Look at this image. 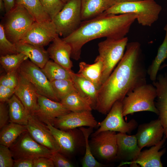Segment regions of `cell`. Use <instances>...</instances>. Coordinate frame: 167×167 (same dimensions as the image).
<instances>
[{
	"label": "cell",
	"mask_w": 167,
	"mask_h": 167,
	"mask_svg": "<svg viewBox=\"0 0 167 167\" xmlns=\"http://www.w3.org/2000/svg\"><path fill=\"white\" fill-rule=\"evenodd\" d=\"M140 44L127 43L122 59L99 90L95 109L106 114L116 101L147 83V70L142 60Z\"/></svg>",
	"instance_id": "cell-1"
},
{
	"label": "cell",
	"mask_w": 167,
	"mask_h": 167,
	"mask_svg": "<svg viewBox=\"0 0 167 167\" xmlns=\"http://www.w3.org/2000/svg\"><path fill=\"white\" fill-rule=\"evenodd\" d=\"M137 18V15L133 13L114 15L103 12L82 21L75 31L62 39L71 47V58L78 60L85 44L101 37L119 39L125 37Z\"/></svg>",
	"instance_id": "cell-2"
},
{
	"label": "cell",
	"mask_w": 167,
	"mask_h": 167,
	"mask_svg": "<svg viewBox=\"0 0 167 167\" xmlns=\"http://www.w3.org/2000/svg\"><path fill=\"white\" fill-rule=\"evenodd\" d=\"M161 10V6L154 0H142L117 3L104 12L114 15L135 14L139 24L150 27L158 20Z\"/></svg>",
	"instance_id": "cell-3"
},
{
	"label": "cell",
	"mask_w": 167,
	"mask_h": 167,
	"mask_svg": "<svg viewBox=\"0 0 167 167\" xmlns=\"http://www.w3.org/2000/svg\"><path fill=\"white\" fill-rule=\"evenodd\" d=\"M156 97V89L153 84L146 83L135 88L128 93L122 101L123 116L143 111L158 115L154 101Z\"/></svg>",
	"instance_id": "cell-4"
},
{
	"label": "cell",
	"mask_w": 167,
	"mask_h": 167,
	"mask_svg": "<svg viewBox=\"0 0 167 167\" xmlns=\"http://www.w3.org/2000/svg\"><path fill=\"white\" fill-rule=\"evenodd\" d=\"M128 41V38L126 37L119 39L106 38L98 43L99 54L96 58L101 59L103 63L101 85L109 76L122 59Z\"/></svg>",
	"instance_id": "cell-5"
},
{
	"label": "cell",
	"mask_w": 167,
	"mask_h": 167,
	"mask_svg": "<svg viewBox=\"0 0 167 167\" xmlns=\"http://www.w3.org/2000/svg\"><path fill=\"white\" fill-rule=\"evenodd\" d=\"M3 27L6 37L15 44L22 39L35 21L24 7L16 4L11 11L6 13Z\"/></svg>",
	"instance_id": "cell-6"
},
{
	"label": "cell",
	"mask_w": 167,
	"mask_h": 167,
	"mask_svg": "<svg viewBox=\"0 0 167 167\" xmlns=\"http://www.w3.org/2000/svg\"><path fill=\"white\" fill-rule=\"evenodd\" d=\"M59 36L66 37L75 31L82 22L80 0H69L52 20Z\"/></svg>",
	"instance_id": "cell-7"
},
{
	"label": "cell",
	"mask_w": 167,
	"mask_h": 167,
	"mask_svg": "<svg viewBox=\"0 0 167 167\" xmlns=\"http://www.w3.org/2000/svg\"><path fill=\"white\" fill-rule=\"evenodd\" d=\"M9 148L14 160L41 157L50 158L54 152L35 141L28 131L22 134Z\"/></svg>",
	"instance_id": "cell-8"
},
{
	"label": "cell",
	"mask_w": 167,
	"mask_h": 167,
	"mask_svg": "<svg viewBox=\"0 0 167 167\" xmlns=\"http://www.w3.org/2000/svg\"><path fill=\"white\" fill-rule=\"evenodd\" d=\"M122 101H116L112 106L105 119L98 122L99 128L92 134L95 135L106 131L130 133L138 126L137 121L132 119L128 122L123 118Z\"/></svg>",
	"instance_id": "cell-9"
},
{
	"label": "cell",
	"mask_w": 167,
	"mask_h": 167,
	"mask_svg": "<svg viewBox=\"0 0 167 167\" xmlns=\"http://www.w3.org/2000/svg\"><path fill=\"white\" fill-rule=\"evenodd\" d=\"M18 70L33 85L39 94L60 102L54 94L51 82L41 68L28 59L22 64Z\"/></svg>",
	"instance_id": "cell-10"
},
{
	"label": "cell",
	"mask_w": 167,
	"mask_h": 167,
	"mask_svg": "<svg viewBox=\"0 0 167 167\" xmlns=\"http://www.w3.org/2000/svg\"><path fill=\"white\" fill-rule=\"evenodd\" d=\"M58 36L52 20L41 22L35 21L19 42L44 47Z\"/></svg>",
	"instance_id": "cell-11"
},
{
	"label": "cell",
	"mask_w": 167,
	"mask_h": 167,
	"mask_svg": "<svg viewBox=\"0 0 167 167\" xmlns=\"http://www.w3.org/2000/svg\"><path fill=\"white\" fill-rule=\"evenodd\" d=\"M46 124L60 148V152L71 154L79 148L85 146L84 136L79 129L63 131L49 122Z\"/></svg>",
	"instance_id": "cell-12"
},
{
	"label": "cell",
	"mask_w": 167,
	"mask_h": 167,
	"mask_svg": "<svg viewBox=\"0 0 167 167\" xmlns=\"http://www.w3.org/2000/svg\"><path fill=\"white\" fill-rule=\"evenodd\" d=\"M116 132L106 131L92 135L90 144L93 154L101 159H116L117 152Z\"/></svg>",
	"instance_id": "cell-13"
},
{
	"label": "cell",
	"mask_w": 167,
	"mask_h": 167,
	"mask_svg": "<svg viewBox=\"0 0 167 167\" xmlns=\"http://www.w3.org/2000/svg\"><path fill=\"white\" fill-rule=\"evenodd\" d=\"M27 126L32 138L53 152H60V148L49 129L34 114H29Z\"/></svg>",
	"instance_id": "cell-14"
},
{
	"label": "cell",
	"mask_w": 167,
	"mask_h": 167,
	"mask_svg": "<svg viewBox=\"0 0 167 167\" xmlns=\"http://www.w3.org/2000/svg\"><path fill=\"white\" fill-rule=\"evenodd\" d=\"M98 123L91 111L71 112L56 118L53 125L56 128L66 131L82 126L95 127Z\"/></svg>",
	"instance_id": "cell-15"
},
{
	"label": "cell",
	"mask_w": 167,
	"mask_h": 167,
	"mask_svg": "<svg viewBox=\"0 0 167 167\" xmlns=\"http://www.w3.org/2000/svg\"><path fill=\"white\" fill-rule=\"evenodd\" d=\"M18 84L14 94L21 101L29 114H34L38 108V93L33 85L18 70Z\"/></svg>",
	"instance_id": "cell-16"
},
{
	"label": "cell",
	"mask_w": 167,
	"mask_h": 167,
	"mask_svg": "<svg viewBox=\"0 0 167 167\" xmlns=\"http://www.w3.org/2000/svg\"><path fill=\"white\" fill-rule=\"evenodd\" d=\"M164 135V129L159 118L139 125L135 134L138 146L141 149L144 147H152L157 144Z\"/></svg>",
	"instance_id": "cell-17"
},
{
	"label": "cell",
	"mask_w": 167,
	"mask_h": 167,
	"mask_svg": "<svg viewBox=\"0 0 167 167\" xmlns=\"http://www.w3.org/2000/svg\"><path fill=\"white\" fill-rule=\"evenodd\" d=\"M38 104V109L34 115L45 124L49 122L53 125L56 118L71 112L60 102L53 101L39 93Z\"/></svg>",
	"instance_id": "cell-18"
},
{
	"label": "cell",
	"mask_w": 167,
	"mask_h": 167,
	"mask_svg": "<svg viewBox=\"0 0 167 167\" xmlns=\"http://www.w3.org/2000/svg\"><path fill=\"white\" fill-rule=\"evenodd\" d=\"M166 139L164 135L162 139L157 144L151 147L148 149L141 151L135 161L122 162L119 166L130 164L136 166L138 164L142 167H163L161 158L166 152V149L165 148L161 151L160 150L163 147Z\"/></svg>",
	"instance_id": "cell-19"
},
{
	"label": "cell",
	"mask_w": 167,
	"mask_h": 167,
	"mask_svg": "<svg viewBox=\"0 0 167 167\" xmlns=\"http://www.w3.org/2000/svg\"><path fill=\"white\" fill-rule=\"evenodd\" d=\"M116 139L117 152L116 159L123 162L135 161L141 150L138 146L135 135H128L118 132L116 134Z\"/></svg>",
	"instance_id": "cell-20"
},
{
	"label": "cell",
	"mask_w": 167,
	"mask_h": 167,
	"mask_svg": "<svg viewBox=\"0 0 167 167\" xmlns=\"http://www.w3.org/2000/svg\"><path fill=\"white\" fill-rule=\"evenodd\" d=\"M156 89V101L155 105L164 130V135L167 139V73L157 75L156 80L153 82Z\"/></svg>",
	"instance_id": "cell-21"
},
{
	"label": "cell",
	"mask_w": 167,
	"mask_h": 167,
	"mask_svg": "<svg viewBox=\"0 0 167 167\" xmlns=\"http://www.w3.org/2000/svg\"><path fill=\"white\" fill-rule=\"evenodd\" d=\"M52 42L47 50L49 58L65 69L71 70L73 65L70 59L72 51L70 45L59 36Z\"/></svg>",
	"instance_id": "cell-22"
},
{
	"label": "cell",
	"mask_w": 167,
	"mask_h": 167,
	"mask_svg": "<svg viewBox=\"0 0 167 167\" xmlns=\"http://www.w3.org/2000/svg\"><path fill=\"white\" fill-rule=\"evenodd\" d=\"M71 79L77 92L95 109L96 105L99 89L92 82L78 73L70 71Z\"/></svg>",
	"instance_id": "cell-23"
},
{
	"label": "cell",
	"mask_w": 167,
	"mask_h": 167,
	"mask_svg": "<svg viewBox=\"0 0 167 167\" xmlns=\"http://www.w3.org/2000/svg\"><path fill=\"white\" fill-rule=\"evenodd\" d=\"M82 21L100 15L116 3L114 0H80Z\"/></svg>",
	"instance_id": "cell-24"
},
{
	"label": "cell",
	"mask_w": 167,
	"mask_h": 167,
	"mask_svg": "<svg viewBox=\"0 0 167 167\" xmlns=\"http://www.w3.org/2000/svg\"><path fill=\"white\" fill-rule=\"evenodd\" d=\"M15 44L18 53L26 55L32 62L41 69L49 60V54L44 47L20 42Z\"/></svg>",
	"instance_id": "cell-25"
},
{
	"label": "cell",
	"mask_w": 167,
	"mask_h": 167,
	"mask_svg": "<svg viewBox=\"0 0 167 167\" xmlns=\"http://www.w3.org/2000/svg\"><path fill=\"white\" fill-rule=\"evenodd\" d=\"M78 73L93 83L99 89L103 70L102 61L96 57L95 63L89 64L84 62H79Z\"/></svg>",
	"instance_id": "cell-26"
},
{
	"label": "cell",
	"mask_w": 167,
	"mask_h": 167,
	"mask_svg": "<svg viewBox=\"0 0 167 167\" xmlns=\"http://www.w3.org/2000/svg\"><path fill=\"white\" fill-rule=\"evenodd\" d=\"M7 102L11 121L27 125L29 114L19 99L14 94Z\"/></svg>",
	"instance_id": "cell-27"
},
{
	"label": "cell",
	"mask_w": 167,
	"mask_h": 167,
	"mask_svg": "<svg viewBox=\"0 0 167 167\" xmlns=\"http://www.w3.org/2000/svg\"><path fill=\"white\" fill-rule=\"evenodd\" d=\"M0 143L9 148L23 133L27 131L26 125L11 122L1 129Z\"/></svg>",
	"instance_id": "cell-28"
},
{
	"label": "cell",
	"mask_w": 167,
	"mask_h": 167,
	"mask_svg": "<svg viewBox=\"0 0 167 167\" xmlns=\"http://www.w3.org/2000/svg\"><path fill=\"white\" fill-rule=\"evenodd\" d=\"M60 102L71 112L91 111L92 109L90 105L77 91L70 93Z\"/></svg>",
	"instance_id": "cell-29"
},
{
	"label": "cell",
	"mask_w": 167,
	"mask_h": 167,
	"mask_svg": "<svg viewBox=\"0 0 167 167\" xmlns=\"http://www.w3.org/2000/svg\"><path fill=\"white\" fill-rule=\"evenodd\" d=\"M164 30L165 32V34L163 41L158 48L156 56L147 71L150 80L153 82L156 80L161 64L167 59V24L165 26Z\"/></svg>",
	"instance_id": "cell-30"
},
{
	"label": "cell",
	"mask_w": 167,
	"mask_h": 167,
	"mask_svg": "<svg viewBox=\"0 0 167 167\" xmlns=\"http://www.w3.org/2000/svg\"><path fill=\"white\" fill-rule=\"evenodd\" d=\"M16 4L24 7L35 21L41 22L52 20L43 8L39 0H15Z\"/></svg>",
	"instance_id": "cell-31"
},
{
	"label": "cell",
	"mask_w": 167,
	"mask_h": 167,
	"mask_svg": "<svg viewBox=\"0 0 167 167\" xmlns=\"http://www.w3.org/2000/svg\"><path fill=\"white\" fill-rule=\"evenodd\" d=\"M41 70L50 82L59 79H71V70L65 69L53 61L49 60Z\"/></svg>",
	"instance_id": "cell-32"
},
{
	"label": "cell",
	"mask_w": 167,
	"mask_h": 167,
	"mask_svg": "<svg viewBox=\"0 0 167 167\" xmlns=\"http://www.w3.org/2000/svg\"><path fill=\"white\" fill-rule=\"evenodd\" d=\"M93 128L92 127L86 128L84 126L79 127L84 135L85 142V153L82 162L83 167H102L105 166L95 159L92 151L88 138L93 131Z\"/></svg>",
	"instance_id": "cell-33"
},
{
	"label": "cell",
	"mask_w": 167,
	"mask_h": 167,
	"mask_svg": "<svg viewBox=\"0 0 167 167\" xmlns=\"http://www.w3.org/2000/svg\"><path fill=\"white\" fill-rule=\"evenodd\" d=\"M28 58L22 53L1 56L0 62L6 73L17 71L22 64Z\"/></svg>",
	"instance_id": "cell-34"
},
{
	"label": "cell",
	"mask_w": 167,
	"mask_h": 167,
	"mask_svg": "<svg viewBox=\"0 0 167 167\" xmlns=\"http://www.w3.org/2000/svg\"><path fill=\"white\" fill-rule=\"evenodd\" d=\"M51 83L54 94L60 102L70 93L77 92L71 79H59Z\"/></svg>",
	"instance_id": "cell-35"
},
{
	"label": "cell",
	"mask_w": 167,
	"mask_h": 167,
	"mask_svg": "<svg viewBox=\"0 0 167 167\" xmlns=\"http://www.w3.org/2000/svg\"><path fill=\"white\" fill-rule=\"evenodd\" d=\"M18 53L15 44L6 37L3 27L0 24V54L1 56Z\"/></svg>",
	"instance_id": "cell-36"
},
{
	"label": "cell",
	"mask_w": 167,
	"mask_h": 167,
	"mask_svg": "<svg viewBox=\"0 0 167 167\" xmlns=\"http://www.w3.org/2000/svg\"><path fill=\"white\" fill-rule=\"evenodd\" d=\"M45 11L52 20L61 10L65 3L61 0H39Z\"/></svg>",
	"instance_id": "cell-37"
},
{
	"label": "cell",
	"mask_w": 167,
	"mask_h": 167,
	"mask_svg": "<svg viewBox=\"0 0 167 167\" xmlns=\"http://www.w3.org/2000/svg\"><path fill=\"white\" fill-rule=\"evenodd\" d=\"M9 148L0 145V167H12L14 160Z\"/></svg>",
	"instance_id": "cell-38"
},
{
	"label": "cell",
	"mask_w": 167,
	"mask_h": 167,
	"mask_svg": "<svg viewBox=\"0 0 167 167\" xmlns=\"http://www.w3.org/2000/svg\"><path fill=\"white\" fill-rule=\"evenodd\" d=\"M17 71L6 73L1 77L0 85L15 88L18 84Z\"/></svg>",
	"instance_id": "cell-39"
},
{
	"label": "cell",
	"mask_w": 167,
	"mask_h": 167,
	"mask_svg": "<svg viewBox=\"0 0 167 167\" xmlns=\"http://www.w3.org/2000/svg\"><path fill=\"white\" fill-rule=\"evenodd\" d=\"M59 152H54L50 159L54 167H72L74 165L68 159L61 155Z\"/></svg>",
	"instance_id": "cell-40"
},
{
	"label": "cell",
	"mask_w": 167,
	"mask_h": 167,
	"mask_svg": "<svg viewBox=\"0 0 167 167\" xmlns=\"http://www.w3.org/2000/svg\"><path fill=\"white\" fill-rule=\"evenodd\" d=\"M5 102L0 103V128L7 124L9 118L8 108L5 103Z\"/></svg>",
	"instance_id": "cell-41"
},
{
	"label": "cell",
	"mask_w": 167,
	"mask_h": 167,
	"mask_svg": "<svg viewBox=\"0 0 167 167\" xmlns=\"http://www.w3.org/2000/svg\"><path fill=\"white\" fill-rule=\"evenodd\" d=\"M15 88L0 85V101L6 102L14 94Z\"/></svg>",
	"instance_id": "cell-42"
},
{
	"label": "cell",
	"mask_w": 167,
	"mask_h": 167,
	"mask_svg": "<svg viewBox=\"0 0 167 167\" xmlns=\"http://www.w3.org/2000/svg\"><path fill=\"white\" fill-rule=\"evenodd\" d=\"M54 163L50 158L41 157L33 159V167H54Z\"/></svg>",
	"instance_id": "cell-43"
},
{
	"label": "cell",
	"mask_w": 167,
	"mask_h": 167,
	"mask_svg": "<svg viewBox=\"0 0 167 167\" xmlns=\"http://www.w3.org/2000/svg\"><path fill=\"white\" fill-rule=\"evenodd\" d=\"M33 159L22 158L14 160V167H33Z\"/></svg>",
	"instance_id": "cell-44"
},
{
	"label": "cell",
	"mask_w": 167,
	"mask_h": 167,
	"mask_svg": "<svg viewBox=\"0 0 167 167\" xmlns=\"http://www.w3.org/2000/svg\"><path fill=\"white\" fill-rule=\"evenodd\" d=\"M5 6L6 13L11 11L16 5L15 0H3Z\"/></svg>",
	"instance_id": "cell-45"
},
{
	"label": "cell",
	"mask_w": 167,
	"mask_h": 167,
	"mask_svg": "<svg viewBox=\"0 0 167 167\" xmlns=\"http://www.w3.org/2000/svg\"><path fill=\"white\" fill-rule=\"evenodd\" d=\"M0 10L1 12H6L5 6L3 0H0Z\"/></svg>",
	"instance_id": "cell-46"
},
{
	"label": "cell",
	"mask_w": 167,
	"mask_h": 167,
	"mask_svg": "<svg viewBox=\"0 0 167 167\" xmlns=\"http://www.w3.org/2000/svg\"><path fill=\"white\" fill-rule=\"evenodd\" d=\"M142 0H114L116 3L122 2H129L137 1H141Z\"/></svg>",
	"instance_id": "cell-47"
},
{
	"label": "cell",
	"mask_w": 167,
	"mask_h": 167,
	"mask_svg": "<svg viewBox=\"0 0 167 167\" xmlns=\"http://www.w3.org/2000/svg\"><path fill=\"white\" fill-rule=\"evenodd\" d=\"M166 66H167V64H164L163 65H162V66H161L160 69H162L163 68H164Z\"/></svg>",
	"instance_id": "cell-48"
},
{
	"label": "cell",
	"mask_w": 167,
	"mask_h": 167,
	"mask_svg": "<svg viewBox=\"0 0 167 167\" xmlns=\"http://www.w3.org/2000/svg\"><path fill=\"white\" fill-rule=\"evenodd\" d=\"M64 3H66L67 2H68L69 0H61Z\"/></svg>",
	"instance_id": "cell-49"
}]
</instances>
